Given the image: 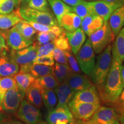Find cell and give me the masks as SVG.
<instances>
[{
    "instance_id": "f6af8a7d",
    "label": "cell",
    "mask_w": 124,
    "mask_h": 124,
    "mask_svg": "<svg viewBox=\"0 0 124 124\" xmlns=\"http://www.w3.org/2000/svg\"><path fill=\"white\" fill-rule=\"evenodd\" d=\"M0 124H25L19 121L13 120H3L0 122Z\"/></svg>"
},
{
    "instance_id": "d6a6232c",
    "label": "cell",
    "mask_w": 124,
    "mask_h": 124,
    "mask_svg": "<svg viewBox=\"0 0 124 124\" xmlns=\"http://www.w3.org/2000/svg\"><path fill=\"white\" fill-rule=\"evenodd\" d=\"M27 22L38 32H51V33L55 34L57 37L59 36L60 35H62L64 32L63 29L59 25L49 26L33 22H28V21H27Z\"/></svg>"
},
{
    "instance_id": "277c9868",
    "label": "cell",
    "mask_w": 124,
    "mask_h": 124,
    "mask_svg": "<svg viewBox=\"0 0 124 124\" xmlns=\"http://www.w3.org/2000/svg\"><path fill=\"white\" fill-rule=\"evenodd\" d=\"M19 12L22 19L25 21L49 26L59 25L55 16L50 11H40L24 6L19 8Z\"/></svg>"
},
{
    "instance_id": "681fc988",
    "label": "cell",
    "mask_w": 124,
    "mask_h": 124,
    "mask_svg": "<svg viewBox=\"0 0 124 124\" xmlns=\"http://www.w3.org/2000/svg\"><path fill=\"white\" fill-rule=\"evenodd\" d=\"M103 1H108V2H122V3H124V0H103Z\"/></svg>"
},
{
    "instance_id": "816d5d0a",
    "label": "cell",
    "mask_w": 124,
    "mask_h": 124,
    "mask_svg": "<svg viewBox=\"0 0 124 124\" xmlns=\"http://www.w3.org/2000/svg\"><path fill=\"white\" fill-rule=\"evenodd\" d=\"M55 124H70L67 121H58L56 122Z\"/></svg>"
},
{
    "instance_id": "7a4b0ae2",
    "label": "cell",
    "mask_w": 124,
    "mask_h": 124,
    "mask_svg": "<svg viewBox=\"0 0 124 124\" xmlns=\"http://www.w3.org/2000/svg\"><path fill=\"white\" fill-rule=\"evenodd\" d=\"M112 46L110 44L99 54L90 77L99 90L103 86L112 63Z\"/></svg>"
},
{
    "instance_id": "836d02e7",
    "label": "cell",
    "mask_w": 124,
    "mask_h": 124,
    "mask_svg": "<svg viewBox=\"0 0 124 124\" xmlns=\"http://www.w3.org/2000/svg\"><path fill=\"white\" fill-rule=\"evenodd\" d=\"M71 12L79 16L82 20L87 16L93 14L90 8L87 4V1L83 0L75 7H71Z\"/></svg>"
},
{
    "instance_id": "484cf974",
    "label": "cell",
    "mask_w": 124,
    "mask_h": 124,
    "mask_svg": "<svg viewBox=\"0 0 124 124\" xmlns=\"http://www.w3.org/2000/svg\"><path fill=\"white\" fill-rule=\"evenodd\" d=\"M43 102L48 111L53 110L58 105V98L54 89H41Z\"/></svg>"
},
{
    "instance_id": "83f0119b",
    "label": "cell",
    "mask_w": 124,
    "mask_h": 124,
    "mask_svg": "<svg viewBox=\"0 0 124 124\" xmlns=\"http://www.w3.org/2000/svg\"><path fill=\"white\" fill-rule=\"evenodd\" d=\"M111 51L112 54L117 55L122 62H124V27L116 37Z\"/></svg>"
},
{
    "instance_id": "e575fe53",
    "label": "cell",
    "mask_w": 124,
    "mask_h": 124,
    "mask_svg": "<svg viewBox=\"0 0 124 124\" xmlns=\"http://www.w3.org/2000/svg\"><path fill=\"white\" fill-rule=\"evenodd\" d=\"M55 47L64 51H70L71 50L70 45L67 38L65 31L62 35L58 37L54 41Z\"/></svg>"
},
{
    "instance_id": "ab89813d",
    "label": "cell",
    "mask_w": 124,
    "mask_h": 124,
    "mask_svg": "<svg viewBox=\"0 0 124 124\" xmlns=\"http://www.w3.org/2000/svg\"><path fill=\"white\" fill-rule=\"evenodd\" d=\"M55 48V46L54 41L48 44L39 46L38 49V56H40L53 55V51Z\"/></svg>"
},
{
    "instance_id": "cb8c5ba5",
    "label": "cell",
    "mask_w": 124,
    "mask_h": 124,
    "mask_svg": "<svg viewBox=\"0 0 124 124\" xmlns=\"http://www.w3.org/2000/svg\"><path fill=\"white\" fill-rule=\"evenodd\" d=\"M19 8L9 14H0V29L7 30L14 27L22 20Z\"/></svg>"
},
{
    "instance_id": "2e32d148",
    "label": "cell",
    "mask_w": 124,
    "mask_h": 124,
    "mask_svg": "<svg viewBox=\"0 0 124 124\" xmlns=\"http://www.w3.org/2000/svg\"><path fill=\"white\" fill-rule=\"evenodd\" d=\"M104 22V20L100 16L95 14H91L82 20L80 27L85 34L89 36L100 29L103 26Z\"/></svg>"
},
{
    "instance_id": "44dd1931",
    "label": "cell",
    "mask_w": 124,
    "mask_h": 124,
    "mask_svg": "<svg viewBox=\"0 0 124 124\" xmlns=\"http://www.w3.org/2000/svg\"><path fill=\"white\" fill-rule=\"evenodd\" d=\"M108 21L116 38L124 27V4L113 12Z\"/></svg>"
},
{
    "instance_id": "d6986e66",
    "label": "cell",
    "mask_w": 124,
    "mask_h": 124,
    "mask_svg": "<svg viewBox=\"0 0 124 124\" xmlns=\"http://www.w3.org/2000/svg\"><path fill=\"white\" fill-rule=\"evenodd\" d=\"M55 92L58 98L57 106L68 105L76 93L69 86L67 80L60 83L55 89Z\"/></svg>"
},
{
    "instance_id": "603a6c76",
    "label": "cell",
    "mask_w": 124,
    "mask_h": 124,
    "mask_svg": "<svg viewBox=\"0 0 124 124\" xmlns=\"http://www.w3.org/2000/svg\"><path fill=\"white\" fill-rule=\"evenodd\" d=\"M82 18L73 12H68L62 17L59 26L67 32H73L80 27Z\"/></svg>"
},
{
    "instance_id": "3957f363",
    "label": "cell",
    "mask_w": 124,
    "mask_h": 124,
    "mask_svg": "<svg viewBox=\"0 0 124 124\" xmlns=\"http://www.w3.org/2000/svg\"><path fill=\"white\" fill-rule=\"evenodd\" d=\"M89 39L95 54H99L114 39V35L108 21L104 22L103 26L89 36Z\"/></svg>"
},
{
    "instance_id": "f5cc1de1",
    "label": "cell",
    "mask_w": 124,
    "mask_h": 124,
    "mask_svg": "<svg viewBox=\"0 0 124 124\" xmlns=\"http://www.w3.org/2000/svg\"><path fill=\"white\" fill-rule=\"evenodd\" d=\"M13 1H15L16 7H18L19 6V0H13Z\"/></svg>"
},
{
    "instance_id": "7402d4cb",
    "label": "cell",
    "mask_w": 124,
    "mask_h": 124,
    "mask_svg": "<svg viewBox=\"0 0 124 124\" xmlns=\"http://www.w3.org/2000/svg\"><path fill=\"white\" fill-rule=\"evenodd\" d=\"M19 71L30 73L36 79L48 75H54V66L43 64H32L27 66L20 67Z\"/></svg>"
},
{
    "instance_id": "ba28073f",
    "label": "cell",
    "mask_w": 124,
    "mask_h": 124,
    "mask_svg": "<svg viewBox=\"0 0 124 124\" xmlns=\"http://www.w3.org/2000/svg\"><path fill=\"white\" fill-rule=\"evenodd\" d=\"M39 46V45L36 42L20 50L12 49L10 56L20 67L29 66L33 64L34 60L38 56Z\"/></svg>"
},
{
    "instance_id": "74e56055",
    "label": "cell",
    "mask_w": 124,
    "mask_h": 124,
    "mask_svg": "<svg viewBox=\"0 0 124 124\" xmlns=\"http://www.w3.org/2000/svg\"><path fill=\"white\" fill-rule=\"evenodd\" d=\"M65 54L67 59L68 64L72 72L75 73H81V70L80 69L77 59L71 53L70 51H65Z\"/></svg>"
},
{
    "instance_id": "5bb4252c",
    "label": "cell",
    "mask_w": 124,
    "mask_h": 124,
    "mask_svg": "<svg viewBox=\"0 0 124 124\" xmlns=\"http://www.w3.org/2000/svg\"><path fill=\"white\" fill-rule=\"evenodd\" d=\"M8 51L0 54V77H13L19 71V66L8 55Z\"/></svg>"
},
{
    "instance_id": "60d3db41",
    "label": "cell",
    "mask_w": 124,
    "mask_h": 124,
    "mask_svg": "<svg viewBox=\"0 0 124 124\" xmlns=\"http://www.w3.org/2000/svg\"><path fill=\"white\" fill-rule=\"evenodd\" d=\"M16 7L13 0H5L0 4V14H9L13 11Z\"/></svg>"
},
{
    "instance_id": "f546056e",
    "label": "cell",
    "mask_w": 124,
    "mask_h": 124,
    "mask_svg": "<svg viewBox=\"0 0 124 124\" xmlns=\"http://www.w3.org/2000/svg\"><path fill=\"white\" fill-rule=\"evenodd\" d=\"M18 86L13 77H0V111L1 103L5 93L9 90Z\"/></svg>"
},
{
    "instance_id": "7dc6e473",
    "label": "cell",
    "mask_w": 124,
    "mask_h": 124,
    "mask_svg": "<svg viewBox=\"0 0 124 124\" xmlns=\"http://www.w3.org/2000/svg\"><path fill=\"white\" fill-rule=\"evenodd\" d=\"M83 124H99L97 122H96L95 121H94V120H91L90 118L89 120H86V121H83Z\"/></svg>"
},
{
    "instance_id": "8992f818",
    "label": "cell",
    "mask_w": 124,
    "mask_h": 124,
    "mask_svg": "<svg viewBox=\"0 0 124 124\" xmlns=\"http://www.w3.org/2000/svg\"><path fill=\"white\" fill-rule=\"evenodd\" d=\"M25 94L18 86L9 90L5 94L1 103V111L13 114L17 111Z\"/></svg>"
},
{
    "instance_id": "f1b7e54d",
    "label": "cell",
    "mask_w": 124,
    "mask_h": 124,
    "mask_svg": "<svg viewBox=\"0 0 124 124\" xmlns=\"http://www.w3.org/2000/svg\"><path fill=\"white\" fill-rule=\"evenodd\" d=\"M54 67V75L56 78L59 83H62L68 79L72 72L68 64L56 63Z\"/></svg>"
},
{
    "instance_id": "6f0895ef",
    "label": "cell",
    "mask_w": 124,
    "mask_h": 124,
    "mask_svg": "<svg viewBox=\"0 0 124 124\" xmlns=\"http://www.w3.org/2000/svg\"><path fill=\"white\" fill-rule=\"evenodd\" d=\"M89 1H94V0H89Z\"/></svg>"
},
{
    "instance_id": "d4e9b609",
    "label": "cell",
    "mask_w": 124,
    "mask_h": 124,
    "mask_svg": "<svg viewBox=\"0 0 124 124\" xmlns=\"http://www.w3.org/2000/svg\"><path fill=\"white\" fill-rule=\"evenodd\" d=\"M47 1L52 8L59 25L62 17L66 13L71 12V7L62 0H47Z\"/></svg>"
},
{
    "instance_id": "11a10c76",
    "label": "cell",
    "mask_w": 124,
    "mask_h": 124,
    "mask_svg": "<svg viewBox=\"0 0 124 124\" xmlns=\"http://www.w3.org/2000/svg\"><path fill=\"white\" fill-rule=\"evenodd\" d=\"M78 124H83V121L82 120V121H79V122Z\"/></svg>"
},
{
    "instance_id": "d590c367",
    "label": "cell",
    "mask_w": 124,
    "mask_h": 124,
    "mask_svg": "<svg viewBox=\"0 0 124 124\" xmlns=\"http://www.w3.org/2000/svg\"><path fill=\"white\" fill-rule=\"evenodd\" d=\"M58 37L51 32H39L36 36L37 43L39 46L54 41Z\"/></svg>"
},
{
    "instance_id": "8fae6325",
    "label": "cell",
    "mask_w": 124,
    "mask_h": 124,
    "mask_svg": "<svg viewBox=\"0 0 124 124\" xmlns=\"http://www.w3.org/2000/svg\"><path fill=\"white\" fill-rule=\"evenodd\" d=\"M124 3L112 2L103 0H97L88 2L87 4L90 8L93 14L99 16L103 18L104 21H108L113 12L122 5Z\"/></svg>"
},
{
    "instance_id": "6da1fadb",
    "label": "cell",
    "mask_w": 124,
    "mask_h": 124,
    "mask_svg": "<svg viewBox=\"0 0 124 124\" xmlns=\"http://www.w3.org/2000/svg\"><path fill=\"white\" fill-rule=\"evenodd\" d=\"M122 62L115 54H112V63L104 85L98 90L101 101L107 103H115L123 90L121 70Z\"/></svg>"
},
{
    "instance_id": "7bdbcfd3",
    "label": "cell",
    "mask_w": 124,
    "mask_h": 124,
    "mask_svg": "<svg viewBox=\"0 0 124 124\" xmlns=\"http://www.w3.org/2000/svg\"><path fill=\"white\" fill-rule=\"evenodd\" d=\"M5 51H9V49L6 44V41L4 36L2 35L1 31H0V54Z\"/></svg>"
},
{
    "instance_id": "9c48e42d",
    "label": "cell",
    "mask_w": 124,
    "mask_h": 124,
    "mask_svg": "<svg viewBox=\"0 0 124 124\" xmlns=\"http://www.w3.org/2000/svg\"><path fill=\"white\" fill-rule=\"evenodd\" d=\"M68 106L74 117L78 120L86 121L90 120L93 117L101 106V104L70 101Z\"/></svg>"
},
{
    "instance_id": "7c38bea8",
    "label": "cell",
    "mask_w": 124,
    "mask_h": 124,
    "mask_svg": "<svg viewBox=\"0 0 124 124\" xmlns=\"http://www.w3.org/2000/svg\"><path fill=\"white\" fill-rule=\"evenodd\" d=\"M120 116L115 108L100 106L91 119L99 124H120Z\"/></svg>"
},
{
    "instance_id": "bcb514c9",
    "label": "cell",
    "mask_w": 124,
    "mask_h": 124,
    "mask_svg": "<svg viewBox=\"0 0 124 124\" xmlns=\"http://www.w3.org/2000/svg\"><path fill=\"white\" fill-rule=\"evenodd\" d=\"M121 77L122 86L124 89V64H122V66L121 70Z\"/></svg>"
},
{
    "instance_id": "ee69618b",
    "label": "cell",
    "mask_w": 124,
    "mask_h": 124,
    "mask_svg": "<svg viewBox=\"0 0 124 124\" xmlns=\"http://www.w3.org/2000/svg\"><path fill=\"white\" fill-rule=\"evenodd\" d=\"M62 1L70 7H75L81 2L83 0H62Z\"/></svg>"
},
{
    "instance_id": "f907efd6",
    "label": "cell",
    "mask_w": 124,
    "mask_h": 124,
    "mask_svg": "<svg viewBox=\"0 0 124 124\" xmlns=\"http://www.w3.org/2000/svg\"><path fill=\"white\" fill-rule=\"evenodd\" d=\"M29 0H19V5L20 4L26 5L29 2Z\"/></svg>"
},
{
    "instance_id": "30bf717a",
    "label": "cell",
    "mask_w": 124,
    "mask_h": 124,
    "mask_svg": "<svg viewBox=\"0 0 124 124\" xmlns=\"http://www.w3.org/2000/svg\"><path fill=\"white\" fill-rule=\"evenodd\" d=\"M7 45L14 50H20L33 44V40H28L23 36L14 26L11 29L1 31Z\"/></svg>"
},
{
    "instance_id": "c3c4849f",
    "label": "cell",
    "mask_w": 124,
    "mask_h": 124,
    "mask_svg": "<svg viewBox=\"0 0 124 124\" xmlns=\"http://www.w3.org/2000/svg\"><path fill=\"white\" fill-rule=\"evenodd\" d=\"M120 121L122 124H124V111L120 116Z\"/></svg>"
},
{
    "instance_id": "ac0fdd59",
    "label": "cell",
    "mask_w": 124,
    "mask_h": 124,
    "mask_svg": "<svg viewBox=\"0 0 124 124\" xmlns=\"http://www.w3.org/2000/svg\"><path fill=\"white\" fill-rule=\"evenodd\" d=\"M65 33L69 40L72 52L74 55H76L86 41V35L81 28H79L73 32L65 31Z\"/></svg>"
},
{
    "instance_id": "8d00e7d4",
    "label": "cell",
    "mask_w": 124,
    "mask_h": 124,
    "mask_svg": "<svg viewBox=\"0 0 124 124\" xmlns=\"http://www.w3.org/2000/svg\"><path fill=\"white\" fill-rule=\"evenodd\" d=\"M28 7L43 12H49V4L47 0H29Z\"/></svg>"
},
{
    "instance_id": "5b68a950",
    "label": "cell",
    "mask_w": 124,
    "mask_h": 124,
    "mask_svg": "<svg viewBox=\"0 0 124 124\" xmlns=\"http://www.w3.org/2000/svg\"><path fill=\"white\" fill-rule=\"evenodd\" d=\"M76 59L80 70L87 76H90L95 63V54L88 39L76 54Z\"/></svg>"
},
{
    "instance_id": "db71d44e",
    "label": "cell",
    "mask_w": 124,
    "mask_h": 124,
    "mask_svg": "<svg viewBox=\"0 0 124 124\" xmlns=\"http://www.w3.org/2000/svg\"><path fill=\"white\" fill-rule=\"evenodd\" d=\"M3 120H4V116L2 115V113L0 112V122L2 121Z\"/></svg>"
},
{
    "instance_id": "4316f807",
    "label": "cell",
    "mask_w": 124,
    "mask_h": 124,
    "mask_svg": "<svg viewBox=\"0 0 124 124\" xmlns=\"http://www.w3.org/2000/svg\"><path fill=\"white\" fill-rule=\"evenodd\" d=\"M18 87L25 92L26 90L32 84L36 78L28 72H18L13 76Z\"/></svg>"
},
{
    "instance_id": "9f6ffc18",
    "label": "cell",
    "mask_w": 124,
    "mask_h": 124,
    "mask_svg": "<svg viewBox=\"0 0 124 124\" xmlns=\"http://www.w3.org/2000/svg\"><path fill=\"white\" fill-rule=\"evenodd\" d=\"M4 1H5V0H0V4H1Z\"/></svg>"
},
{
    "instance_id": "4dcf8cb0",
    "label": "cell",
    "mask_w": 124,
    "mask_h": 124,
    "mask_svg": "<svg viewBox=\"0 0 124 124\" xmlns=\"http://www.w3.org/2000/svg\"><path fill=\"white\" fill-rule=\"evenodd\" d=\"M15 26L23 36L28 40H33L32 38L37 32L35 29L24 20H21Z\"/></svg>"
},
{
    "instance_id": "9a60e30c",
    "label": "cell",
    "mask_w": 124,
    "mask_h": 124,
    "mask_svg": "<svg viewBox=\"0 0 124 124\" xmlns=\"http://www.w3.org/2000/svg\"><path fill=\"white\" fill-rule=\"evenodd\" d=\"M71 101L101 104L100 94L97 87L94 85L88 89L78 91L75 93L73 99Z\"/></svg>"
},
{
    "instance_id": "f35d334b",
    "label": "cell",
    "mask_w": 124,
    "mask_h": 124,
    "mask_svg": "<svg viewBox=\"0 0 124 124\" xmlns=\"http://www.w3.org/2000/svg\"><path fill=\"white\" fill-rule=\"evenodd\" d=\"M33 64L54 66L55 65V60L54 59L53 55L40 56H38L34 60Z\"/></svg>"
},
{
    "instance_id": "ffe728a7",
    "label": "cell",
    "mask_w": 124,
    "mask_h": 124,
    "mask_svg": "<svg viewBox=\"0 0 124 124\" xmlns=\"http://www.w3.org/2000/svg\"><path fill=\"white\" fill-rule=\"evenodd\" d=\"M41 89V87L35 79L25 92L27 101L39 109L41 108L43 105Z\"/></svg>"
},
{
    "instance_id": "52a82bcc",
    "label": "cell",
    "mask_w": 124,
    "mask_h": 124,
    "mask_svg": "<svg viewBox=\"0 0 124 124\" xmlns=\"http://www.w3.org/2000/svg\"><path fill=\"white\" fill-rule=\"evenodd\" d=\"M17 115L25 124H38L43 121L42 115L39 108L24 99L20 105Z\"/></svg>"
},
{
    "instance_id": "e0dca14e",
    "label": "cell",
    "mask_w": 124,
    "mask_h": 124,
    "mask_svg": "<svg viewBox=\"0 0 124 124\" xmlns=\"http://www.w3.org/2000/svg\"><path fill=\"white\" fill-rule=\"evenodd\" d=\"M67 81L71 89L75 93L88 89L94 85L87 75L73 72L71 73Z\"/></svg>"
},
{
    "instance_id": "b9f144b4",
    "label": "cell",
    "mask_w": 124,
    "mask_h": 124,
    "mask_svg": "<svg viewBox=\"0 0 124 124\" xmlns=\"http://www.w3.org/2000/svg\"><path fill=\"white\" fill-rule=\"evenodd\" d=\"M53 56L56 63L69 65L64 51L55 47L53 51Z\"/></svg>"
},
{
    "instance_id": "4fadbf2b",
    "label": "cell",
    "mask_w": 124,
    "mask_h": 124,
    "mask_svg": "<svg viewBox=\"0 0 124 124\" xmlns=\"http://www.w3.org/2000/svg\"><path fill=\"white\" fill-rule=\"evenodd\" d=\"M58 121H67L70 124H77L68 105L56 106L53 110L48 111L46 122L48 124H55Z\"/></svg>"
},
{
    "instance_id": "1f68e13d",
    "label": "cell",
    "mask_w": 124,
    "mask_h": 124,
    "mask_svg": "<svg viewBox=\"0 0 124 124\" xmlns=\"http://www.w3.org/2000/svg\"><path fill=\"white\" fill-rule=\"evenodd\" d=\"M39 85L43 89H55L60 84L54 75H48L36 79Z\"/></svg>"
}]
</instances>
